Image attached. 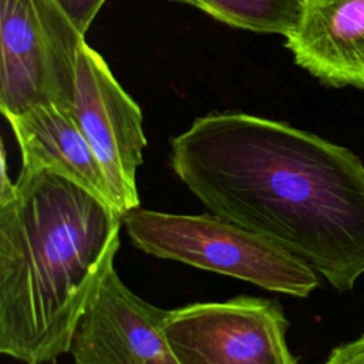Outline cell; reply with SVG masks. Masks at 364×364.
Returning a JSON list of instances; mask_svg holds the SVG:
<instances>
[{"mask_svg":"<svg viewBox=\"0 0 364 364\" xmlns=\"http://www.w3.org/2000/svg\"><path fill=\"white\" fill-rule=\"evenodd\" d=\"M171 166L213 215L309 263L338 291L364 274V164L348 148L243 112L196 118Z\"/></svg>","mask_w":364,"mask_h":364,"instance_id":"cell-1","label":"cell"},{"mask_svg":"<svg viewBox=\"0 0 364 364\" xmlns=\"http://www.w3.org/2000/svg\"><path fill=\"white\" fill-rule=\"evenodd\" d=\"M122 218L50 171L20 173L0 200V353L54 363L114 266Z\"/></svg>","mask_w":364,"mask_h":364,"instance_id":"cell-2","label":"cell"},{"mask_svg":"<svg viewBox=\"0 0 364 364\" xmlns=\"http://www.w3.org/2000/svg\"><path fill=\"white\" fill-rule=\"evenodd\" d=\"M122 225L146 255L239 279L264 290L307 297L318 287L316 270L277 243L213 213L178 215L128 210Z\"/></svg>","mask_w":364,"mask_h":364,"instance_id":"cell-3","label":"cell"},{"mask_svg":"<svg viewBox=\"0 0 364 364\" xmlns=\"http://www.w3.org/2000/svg\"><path fill=\"white\" fill-rule=\"evenodd\" d=\"M0 109L71 112L84 34L55 0H0Z\"/></svg>","mask_w":364,"mask_h":364,"instance_id":"cell-4","label":"cell"},{"mask_svg":"<svg viewBox=\"0 0 364 364\" xmlns=\"http://www.w3.org/2000/svg\"><path fill=\"white\" fill-rule=\"evenodd\" d=\"M277 300L237 296L168 310L162 331L179 364H299Z\"/></svg>","mask_w":364,"mask_h":364,"instance_id":"cell-5","label":"cell"},{"mask_svg":"<svg viewBox=\"0 0 364 364\" xmlns=\"http://www.w3.org/2000/svg\"><path fill=\"white\" fill-rule=\"evenodd\" d=\"M70 114L92 148L107 178L114 209L122 218L139 206L136 171L146 146L142 112L102 55L85 41L78 50Z\"/></svg>","mask_w":364,"mask_h":364,"instance_id":"cell-6","label":"cell"},{"mask_svg":"<svg viewBox=\"0 0 364 364\" xmlns=\"http://www.w3.org/2000/svg\"><path fill=\"white\" fill-rule=\"evenodd\" d=\"M166 311L131 291L112 266L73 336L74 364H179L162 331Z\"/></svg>","mask_w":364,"mask_h":364,"instance_id":"cell-7","label":"cell"},{"mask_svg":"<svg viewBox=\"0 0 364 364\" xmlns=\"http://www.w3.org/2000/svg\"><path fill=\"white\" fill-rule=\"evenodd\" d=\"M286 47L320 82L364 91V0H306Z\"/></svg>","mask_w":364,"mask_h":364,"instance_id":"cell-8","label":"cell"},{"mask_svg":"<svg viewBox=\"0 0 364 364\" xmlns=\"http://www.w3.org/2000/svg\"><path fill=\"white\" fill-rule=\"evenodd\" d=\"M7 121L21 154L20 173H58L114 209L104 171L70 112L41 105Z\"/></svg>","mask_w":364,"mask_h":364,"instance_id":"cell-9","label":"cell"},{"mask_svg":"<svg viewBox=\"0 0 364 364\" xmlns=\"http://www.w3.org/2000/svg\"><path fill=\"white\" fill-rule=\"evenodd\" d=\"M193 6L232 27L287 37L299 24L306 0H172Z\"/></svg>","mask_w":364,"mask_h":364,"instance_id":"cell-10","label":"cell"},{"mask_svg":"<svg viewBox=\"0 0 364 364\" xmlns=\"http://www.w3.org/2000/svg\"><path fill=\"white\" fill-rule=\"evenodd\" d=\"M74 26L85 36L105 0H55Z\"/></svg>","mask_w":364,"mask_h":364,"instance_id":"cell-11","label":"cell"},{"mask_svg":"<svg viewBox=\"0 0 364 364\" xmlns=\"http://www.w3.org/2000/svg\"><path fill=\"white\" fill-rule=\"evenodd\" d=\"M324 364H364V334L334 347Z\"/></svg>","mask_w":364,"mask_h":364,"instance_id":"cell-12","label":"cell"}]
</instances>
